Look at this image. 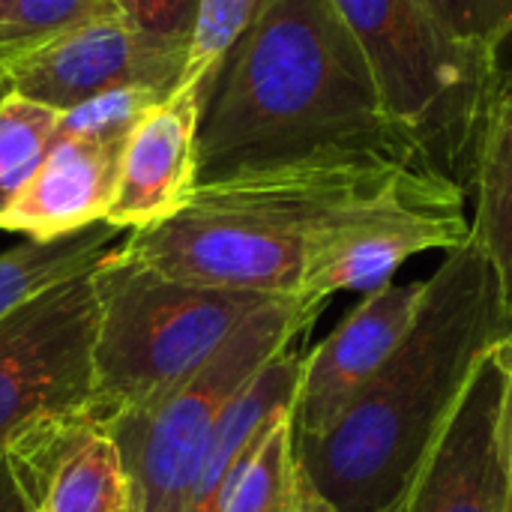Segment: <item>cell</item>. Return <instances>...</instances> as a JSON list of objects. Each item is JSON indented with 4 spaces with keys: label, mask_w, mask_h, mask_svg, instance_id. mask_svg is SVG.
Here are the masks:
<instances>
[{
    "label": "cell",
    "mask_w": 512,
    "mask_h": 512,
    "mask_svg": "<svg viewBox=\"0 0 512 512\" xmlns=\"http://www.w3.org/2000/svg\"><path fill=\"white\" fill-rule=\"evenodd\" d=\"M510 330L498 273L471 237L426 279L408 336L342 417L294 441L315 495L339 512L399 510L477 363Z\"/></svg>",
    "instance_id": "1"
},
{
    "label": "cell",
    "mask_w": 512,
    "mask_h": 512,
    "mask_svg": "<svg viewBox=\"0 0 512 512\" xmlns=\"http://www.w3.org/2000/svg\"><path fill=\"white\" fill-rule=\"evenodd\" d=\"M333 153L417 165L333 0H264L198 129V183Z\"/></svg>",
    "instance_id": "2"
},
{
    "label": "cell",
    "mask_w": 512,
    "mask_h": 512,
    "mask_svg": "<svg viewBox=\"0 0 512 512\" xmlns=\"http://www.w3.org/2000/svg\"><path fill=\"white\" fill-rule=\"evenodd\" d=\"M402 165L333 153L207 180L174 216L129 231L117 258L198 288L297 297L312 237Z\"/></svg>",
    "instance_id": "3"
},
{
    "label": "cell",
    "mask_w": 512,
    "mask_h": 512,
    "mask_svg": "<svg viewBox=\"0 0 512 512\" xmlns=\"http://www.w3.org/2000/svg\"><path fill=\"white\" fill-rule=\"evenodd\" d=\"M120 246V243H117ZM93 267V390L87 408L108 426L189 381L231 333L273 297L198 288L117 258Z\"/></svg>",
    "instance_id": "4"
},
{
    "label": "cell",
    "mask_w": 512,
    "mask_h": 512,
    "mask_svg": "<svg viewBox=\"0 0 512 512\" xmlns=\"http://www.w3.org/2000/svg\"><path fill=\"white\" fill-rule=\"evenodd\" d=\"M417 165L471 192L498 54L456 42L420 0H333Z\"/></svg>",
    "instance_id": "5"
},
{
    "label": "cell",
    "mask_w": 512,
    "mask_h": 512,
    "mask_svg": "<svg viewBox=\"0 0 512 512\" xmlns=\"http://www.w3.org/2000/svg\"><path fill=\"white\" fill-rule=\"evenodd\" d=\"M321 309L300 297H273L189 381L150 408L105 426L123 453L135 512L186 510L201 459L231 402L276 354L315 324Z\"/></svg>",
    "instance_id": "6"
},
{
    "label": "cell",
    "mask_w": 512,
    "mask_h": 512,
    "mask_svg": "<svg viewBox=\"0 0 512 512\" xmlns=\"http://www.w3.org/2000/svg\"><path fill=\"white\" fill-rule=\"evenodd\" d=\"M468 192L423 165H402L378 192L339 210L309 243L300 300L324 306L336 291L372 294L414 255L471 240Z\"/></svg>",
    "instance_id": "7"
},
{
    "label": "cell",
    "mask_w": 512,
    "mask_h": 512,
    "mask_svg": "<svg viewBox=\"0 0 512 512\" xmlns=\"http://www.w3.org/2000/svg\"><path fill=\"white\" fill-rule=\"evenodd\" d=\"M90 273L0 318V447L30 420L90 402L96 324Z\"/></svg>",
    "instance_id": "8"
},
{
    "label": "cell",
    "mask_w": 512,
    "mask_h": 512,
    "mask_svg": "<svg viewBox=\"0 0 512 512\" xmlns=\"http://www.w3.org/2000/svg\"><path fill=\"white\" fill-rule=\"evenodd\" d=\"M498 345L477 363L396 512H512L507 369Z\"/></svg>",
    "instance_id": "9"
},
{
    "label": "cell",
    "mask_w": 512,
    "mask_h": 512,
    "mask_svg": "<svg viewBox=\"0 0 512 512\" xmlns=\"http://www.w3.org/2000/svg\"><path fill=\"white\" fill-rule=\"evenodd\" d=\"M189 42L135 30L120 15L87 21L54 42L6 63L12 93L54 111H69L123 87L171 93L180 84Z\"/></svg>",
    "instance_id": "10"
},
{
    "label": "cell",
    "mask_w": 512,
    "mask_h": 512,
    "mask_svg": "<svg viewBox=\"0 0 512 512\" xmlns=\"http://www.w3.org/2000/svg\"><path fill=\"white\" fill-rule=\"evenodd\" d=\"M0 456L27 512H135L123 453L87 405L30 420Z\"/></svg>",
    "instance_id": "11"
},
{
    "label": "cell",
    "mask_w": 512,
    "mask_h": 512,
    "mask_svg": "<svg viewBox=\"0 0 512 512\" xmlns=\"http://www.w3.org/2000/svg\"><path fill=\"white\" fill-rule=\"evenodd\" d=\"M426 294L423 282H387L303 357L291 408L294 441L324 435L408 336Z\"/></svg>",
    "instance_id": "12"
},
{
    "label": "cell",
    "mask_w": 512,
    "mask_h": 512,
    "mask_svg": "<svg viewBox=\"0 0 512 512\" xmlns=\"http://www.w3.org/2000/svg\"><path fill=\"white\" fill-rule=\"evenodd\" d=\"M204 93L174 87L129 132L105 222L138 231L174 216L198 189V129Z\"/></svg>",
    "instance_id": "13"
},
{
    "label": "cell",
    "mask_w": 512,
    "mask_h": 512,
    "mask_svg": "<svg viewBox=\"0 0 512 512\" xmlns=\"http://www.w3.org/2000/svg\"><path fill=\"white\" fill-rule=\"evenodd\" d=\"M126 141L51 135L30 177L0 213V231L57 240L105 222Z\"/></svg>",
    "instance_id": "14"
},
{
    "label": "cell",
    "mask_w": 512,
    "mask_h": 512,
    "mask_svg": "<svg viewBox=\"0 0 512 512\" xmlns=\"http://www.w3.org/2000/svg\"><path fill=\"white\" fill-rule=\"evenodd\" d=\"M306 351L285 348L231 402L201 459L183 512H216L234 468L264 441V435L294 408Z\"/></svg>",
    "instance_id": "15"
},
{
    "label": "cell",
    "mask_w": 512,
    "mask_h": 512,
    "mask_svg": "<svg viewBox=\"0 0 512 512\" xmlns=\"http://www.w3.org/2000/svg\"><path fill=\"white\" fill-rule=\"evenodd\" d=\"M471 192L477 198L471 237L498 273L512 324V69L501 72L495 84L477 147Z\"/></svg>",
    "instance_id": "16"
},
{
    "label": "cell",
    "mask_w": 512,
    "mask_h": 512,
    "mask_svg": "<svg viewBox=\"0 0 512 512\" xmlns=\"http://www.w3.org/2000/svg\"><path fill=\"white\" fill-rule=\"evenodd\" d=\"M129 231L96 222L57 240H27L0 255V318L36 294L93 270Z\"/></svg>",
    "instance_id": "17"
},
{
    "label": "cell",
    "mask_w": 512,
    "mask_h": 512,
    "mask_svg": "<svg viewBox=\"0 0 512 512\" xmlns=\"http://www.w3.org/2000/svg\"><path fill=\"white\" fill-rule=\"evenodd\" d=\"M309 480L297 459L294 423L285 414L234 468L216 512H303Z\"/></svg>",
    "instance_id": "18"
},
{
    "label": "cell",
    "mask_w": 512,
    "mask_h": 512,
    "mask_svg": "<svg viewBox=\"0 0 512 512\" xmlns=\"http://www.w3.org/2000/svg\"><path fill=\"white\" fill-rule=\"evenodd\" d=\"M108 15L111 0H0V66Z\"/></svg>",
    "instance_id": "19"
},
{
    "label": "cell",
    "mask_w": 512,
    "mask_h": 512,
    "mask_svg": "<svg viewBox=\"0 0 512 512\" xmlns=\"http://www.w3.org/2000/svg\"><path fill=\"white\" fill-rule=\"evenodd\" d=\"M261 3L264 0H195L192 33H189L186 66H183L180 84L198 87L207 102L222 63L228 60L240 36L255 21Z\"/></svg>",
    "instance_id": "20"
},
{
    "label": "cell",
    "mask_w": 512,
    "mask_h": 512,
    "mask_svg": "<svg viewBox=\"0 0 512 512\" xmlns=\"http://www.w3.org/2000/svg\"><path fill=\"white\" fill-rule=\"evenodd\" d=\"M60 111L18 93L0 99V213L45 153Z\"/></svg>",
    "instance_id": "21"
},
{
    "label": "cell",
    "mask_w": 512,
    "mask_h": 512,
    "mask_svg": "<svg viewBox=\"0 0 512 512\" xmlns=\"http://www.w3.org/2000/svg\"><path fill=\"white\" fill-rule=\"evenodd\" d=\"M168 93L153 87H123L102 93L90 102H81L60 114L54 135L96 138V141H126L138 120L162 102Z\"/></svg>",
    "instance_id": "22"
},
{
    "label": "cell",
    "mask_w": 512,
    "mask_h": 512,
    "mask_svg": "<svg viewBox=\"0 0 512 512\" xmlns=\"http://www.w3.org/2000/svg\"><path fill=\"white\" fill-rule=\"evenodd\" d=\"M462 45L501 54L512 36V0H420Z\"/></svg>",
    "instance_id": "23"
},
{
    "label": "cell",
    "mask_w": 512,
    "mask_h": 512,
    "mask_svg": "<svg viewBox=\"0 0 512 512\" xmlns=\"http://www.w3.org/2000/svg\"><path fill=\"white\" fill-rule=\"evenodd\" d=\"M117 15L141 33L189 42L195 0H111Z\"/></svg>",
    "instance_id": "24"
},
{
    "label": "cell",
    "mask_w": 512,
    "mask_h": 512,
    "mask_svg": "<svg viewBox=\"0 0 512 512\" xmlns=\"http://www.w3.org/2000/svg\"><path fill=\"white\" fill-rule=\"evenodd\" d=\"M0 512H27L21 498H18V492H15V486H12V477L6 471L3 456H0Z\"/></svg>",
    "instance_id": "25"
},
{
    "label": "cell",
    "mask_w": 512,
    "mask_h": 512,
    "mask_svg": "<svg viewBox=\"0 0 512 512\" xmlns=\"http://www.w3.org/2000/svg\"><path fill=\"white\" fill-rule=\"evenodd\" d=\"M501 357H504V369H507V423H510V459H512V330L510 336L501 339Z\"/></svg>",
    "instance_id": "26"
},
{
    "label": "cell",
    "mask_w": 512,
    "mask_h": 512,
    "mask_svg": "<svg viewBox=\"0 0 512 512\" xmlns=\"http://www.w3.org/2000/svg\"><path fill=\"white\" fill-rule=\"evenodd\" d=\"M303 512H339L336 507H330L324 498L315 495V489L309 486V495H306V504H303Z\"/></svg>",
    "instance_id": "27"
},
{
    "label": "cell",
    "mask_w": 512,
    "mask_h": 512,
    "mask_svg": "<svg viewBox=\"0 0 512 512\" xmlns=\"http://www.w3.org/2000/svg\"><path fill=\"white\" fill-rule=\"evenodd\" d=\"M6 93H12V87H9V78H6V69L0 66V99H3Z\"/></svg>",
    "instance_id": "28"
}]
</instances>
